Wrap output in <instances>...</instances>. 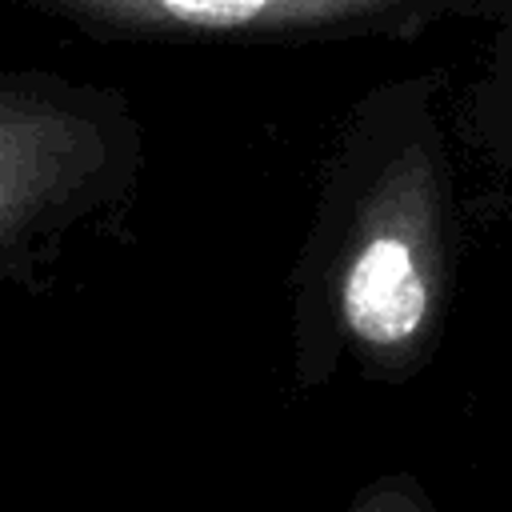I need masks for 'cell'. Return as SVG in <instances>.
<instances>
[{"mask_svg":"<svg viewBox=\"0 0 512 512\" xmlns=\"http://www.w3.org/2000/svg\"><path fill=\"white\" fill-rule=\"evenodd\" d=\"M472 20L488 36L468 100V132L480 160L512 192V0H472Z\"/></svg>","mask_w":512,"mask_h":512,"instance_id":"obj_3","label":"cell"},{"mask_svg":"<svg viewBox=\"0 0 512 512\" xmlns=\"http://www.w3.org/2000/svg\"><path fill=\"white\" fill-rule=\"evenodd\" d=\"M164 12L204 24L288 20L332 32H392L412 36L436 20H472V0H156Z\"/></svg>","mask_w":512,"mask_h":512,"instance_id":"obj_2","label":"cell"},{"mask_svg":"<svg viewBox=\"0 0 512 512\" xmlns=\"http://www.w3.org/2000/svg\"><path fill=\"white\" fill-rule=\"evenodd\" d=\"M356 176L332 272V320L372 372L408 376L440 344L456 264L452 160L432 76L380 96Z\"/></svg>","mask_w":512,"mask_h":512,"instance_id":"obj_1","label":"cell"},{"mask_svg":"<svg viewBox=\"0 0 512 512\" xmlns=\"http://www.w3.org/2000/svg\"><path fill=\"white\" fill-rule=\"evenodd\" d=\"M360 512H432V500L416 480H388L368 492Z\"/></svg>","mask_w":512,"mask_h":512,"instance_id":"obj_4","label":"cell"}]
</instances>
